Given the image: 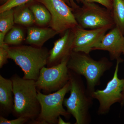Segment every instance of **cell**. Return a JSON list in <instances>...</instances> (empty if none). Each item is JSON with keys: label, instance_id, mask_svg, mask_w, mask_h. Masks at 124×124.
<instances>
[{"label": "cell", "instance_id": "4316f807", "mask_svg": "<svg viewBox=\"0 0 124 124\" xmlns=\"http://www.w3.org/2000/svg\"><path fill=\"white\" fill-rule=\"evenodd\" d=\"M123 54H124V52ZM121 106L122 107L124 106V98H123V101H122V103H121Z\"/></svg>", "mask_w": 124, "mask_h": 124}, {"label": "cell", "instance_id": "7c38bea8", "mask_svg": "<svg viewBox=\"0 0 124 124\" xmlns=\"http://www.w3.org/2000/svg\"><path fill=\"white\" fill-rule=\"evenodd\" d=\"M74 36L73 29H69L54 42L53 47L49 51L47 67L59 64L65 58L70 56L73 51Z\"/></svg>", "mask_w": 124, "mask_h": 124}, {"label": "cell", "instance_id": "ffe728a7", "mask_svg": "<svg viewBox=\"0 0 124 124\" xmlns=\"http://www.w3.org/2000/svg\"><path fill=\"white\" fill-rule=\"evenodd\" d=\"M31 0H9L7 2L1 5L0 13L8 10L14 8L15 7L27 3ZM67 3L70 6L73 10L78 8L79 6L77 4L75 1L78 2V0H66Z\"/></svg>", "mask_w": 124, "mask_h": 124}, {"label": "cell", "instance_id": "6da1fadb", "mask_svg": "<svg viewBox=\"0 0 124 124\" xmlns=\"http://www.w3.org/2000/svg\"><path fill=\"white\" fill-rule=\"evenodd\" d=\"M14 95L13 113L16 117H23L32 124L37 119L40 112L38 99V90L36 81L26 79L17 74L12 76Z\"/></svg>", "mask_w": 124, "mask_h": 124}, {"label": "cell", "instance_id": "7a4b0ae2", "mask_svg": "<svg viewBox=\"0 0 124 124\" xmlns=\"http://www.w3.org/2000/svg\"><path fill=\"white\" fill-rule=\"evenodd\" d=\"M112 66V62L105 57L95 60L88 54L73 51L67 63L69 70L85 78L86 90L91 95L100 84L101 77Z\"/></svg>", "mask_w": 124, "mask_h": 124}, {"label": "cell", "instance_id": "52a82bcc", "mask_svg": "<svg viewBox=\"0 0 124 124\" xmlns=\"http://www.w3.org/2000/svg\"><path fill=\"white\" fill-rule=\"evenodd\" d=\"M124 61L122 58L116 60L115 69L111 79L103 89L95 90L91 93L93 99L98 101L99 105L97 111L99 115H104L109 112L111 107L116 103L121 104L124 98V79L118 77L120 63Z\"/></svg>", "mask_w": 124, "mask_h": 124}, {"label": "cell", "instance_id": "30bf717a", "mask_svg": "<svg viewBox=\"0 0 124 124\" xmlns=\"http://www.w3.org/2000/svg\"><path fill=\"white\" fill-rule=\"evenodd\" d=\"M115 26H108L94 29H86L79 26L72 29L74 32L73 51L89 54L108 30Z\"/></svg>", "mask_w": 124, "mask_h": 124}, {"label": "cell", "instance_id": "44dd1931", "mask_svg": "<svg viewBox=\"0 0 124 124\" xmlns=\"http://www.w3.org/2000/svg\"><path fill=\"white\" fill-rule=\"evenodd\" d=\"M29 120L25 117H16L15 119L8 120L2 116H0V124H23L29 122Z\"/></svg>", "mask_w": 124, "mask_h": 124}, {"label": "cell", "instance_id": "9c48e42d", "mask_svg": "<svg viewBox=\"0 0 124 124\" xmlns=\"http://www.w3.org/2000/svg\"><path fill=\"white\" fill-rule=\"evenodd\" d=\"M47 8L51 15L49 27L58 32L63 34L69 29L78 26L73 9L66 0H35Z\"/></svg>", "mask_w": 124, "mask_h": 124}, {"label": "cell", "instance_id": "e0dca14e", "mask_svg": "<svg viewBox=\"0 0 124 124\" xmlns=\"http://www.w3.org/2000/svg\"><path fill=\"white\" fill-rule=\"evenodd\" d=\"M111 11L115 26L124 35V0H112Z\"/></svg>", "mask_w": 124, "mask_h": 124}, {"label": "cell", "instance_id": "603a6c76", "mask_svg": "<svg viewBox=\"0 0 124 124\" xmlns=\"http://www.w3.org/2000/svg\"><path fill=\"white\" fill-rule=\"evenodd\" d=\"M78 2H92L98 3L106 7L107 9L111 10L112 7V0H78Z\"/></svg>", "mask_w": 124, "mask_h": 124}, {"label": "cell", "instance_id": "ba28073f", "mask_svg": "<svg viewBox=\"0 0 124 124\" xmlns=\"http://www.w3.org/2000/svg\"><path fill=\"white\" fill-rule=\"evenodd\" d=\"M69 57L65 58L55 66L42 68L36 81L38 90L50 93L59 90L67 84L69 80V70L67 67Z\"/></svg>", "mask_w": 124, "mask_h": 124}, {"label": "cell", "instance_id": "d4e9b609", "mask_svg": "<svg viewBox=\"0 0 124 124\" xmlns=\"http://www.w3.org/2000/svg\"><path fill=\"white\" fill-rule=\"evenodd\" d=\"M58 124H70L71 123L70 122H67L64 121L61 117V116H59L58 118Z\"/></svg>", "mask_w": 124, "mask_h": 124}, {"label": "cell", "instance_id": "ac0fdd59", "mask_svg": "<svg viewBox=\"0 0 124 124\" xmlns=\"http://www.w3.org/2000/svg\"><path fill=\"white\" fill-rule=\"evenodd\" d=\"M24 39L23 30L20 27L14 26L8 32L5 38V43L8 45L19 46Z\"/></svg>", "mask_w": 124, "mask_h": 124}, {"label": "cell", "instance_id": "7402d4cb", "mask_svg": "<svg viewBox=\"0 0 124 124\" xmlns=\"http://www.w3.org/2000/svg\"><path fill=\"white\" fill-rule=\"evenodd\" d=\"M9 45H6L3 47H0V68H2L7 63L8 59V53L7 49Z\"/></svg>", "mask_w": 124, "mask_h": 124}, {"label": "cell", "instance_id": "484cf974", "mask_svg": "<svg viewBox=\"0 0 124 124\" xmlns=\"http://www.w3.org/2000/svg\"><path fill=\"white\" fill-rule=\"evenodd\" d=\"M9 0H0V2L1 5L6 3V2H7Z\"/></svg>", "mask_w": 124, "mask_h": 124}, {"label": "cell", "instance_id": "8fae6325", "mask_svg": "<svg viewBox=\"0 0 124 124\" xmlns=\"http://www.w3.org/2000/svg\"><path fill=\"white\" fill-rule=\"evenodd\" d=\"M108 51L111 60H117L124 52V37L119 29L114 26L103 37L93 51Z\"/></svg>", "mask_w": 124, "mask_h": 124}, {"label": "cell", "instance_id": "cb8c5ba5", "mask_svg": "<svg viewBox=\"0 0 124 124\" xmlns=\"http://www.w3.org/2000/svg\"><path fill=\"white\" fill-rule=\"evenodd\" d=\"M6 35L0 32V47H4L6 45L5 43V38Z\"/></svg>", "mask_w": 124, "mask_h": 124}, {"label": "cell", "instance_id": "2e32d148", "mask_svg": "<svg viewBox=\"0 0 124 124\" xmlns=\"http://www.w3.org/2000/svg\"><path fill=\"white\" fill-rule=\"evenodd\" d=\"M14 23L24 26H32L35 23V19L30 9L28 2L14 8Z\"/></svg>", "mask_w": 124, "mask_h": 124}, {"label": "cell", "instance_id": "d6986e66", "mask_svg": "<svg viewBox=\"0 0 124 124\" xmlns=\"http://www.w3.org/2000/svg\"><path fill=\"white\" fill-rule=\"evenodd\" d=\"M14 10L10 9L0 13V32L6 35L14 27Z\"/></svg>", "mask_w": 124, "mask_h": 124}, {"label": "cell", "instance_id": "277c9868", "mask_svg": "<svg viewBox=\"0 0 124 124\" xmlns=\"http://www.w3.org/2000/svg\"><path fill=\"white\" fill-rule=\"evenodd\" d=\"M9 59L22 69L23 78L36 81L40 71L47 64L49 51L46 48L33 46L19 45L7 49Z\"/></svg>", "mask_w": 124, "mask_h": 124}, {"label": "cell", "instance_id": "4fadbf2b", "mask_svg": "<svg viewBox=\"0 0 124 124\" xmlns=\"http://www.w3.org/2000/svg\"><path fill=\"white\" fill-rule=\"evenodd\" d=\"M14 106L13 83L10 79L0 75V112L1 116H7L12 113Z\"/></svg>", "mask_w": 124, "mask_h": 124}, {"label": "cell", "instance_id": "5b68a950", "mask_svg": "<svg viewBox=\"0 0 124 124\" xmlns=\"http://www.w3.org/2000/svg\"><path fill=\"white\" fill-rule=\"evenodd\" d=\"M69 81L57 91L46 94L38 90V99L41 110L37 119L32 124H57L60 116L69 119L71 115L63 107V101L66 94L70 91Z\"/></svg>", "mask_w": 124, "mask_h": 124}, {"label": "cell", "instance_id": "5bb4252c", "mask_svg": "<svg viewBox=\"0 0 124 124\" xmlns=\"http://www.w3.org/2000/svg\"><path fill=\"white\" fill-rule=\"evenodd\" d=\"M58 34L51 27L32 26L27 28L26 42L33 46L42 47L45 42Z\"/></svg>", "mask_w": 124, "mask_h": 124}, {"label": "cell", "instance_id": "9a60e30c", "mask_svg": "<svg viewBox=\"0 0 124 124\" xmlns=\"http://www.w3.org/2000/svg\"><path fill=\"white\" fill-rule=\"evenodd\" d=\"M31 0L28 4L35 19V23L38 26H49L51 19V15L44 5L36 1Z\"/></svg>", "mask_w": 124, "mask_h": 124}, {"label": "cell", "instance_id": "8992f818", "mask_svg": "<svg viewBox=\"0 0 124 124\" xmlns=\"http://www.w3.org/2000/svg\"><path fill=\"white\" fill-rule=\"evenodd\" d=\"M82 6L73 10L78 26L86 29L115 26L111 10L97 3L84 2Z\"/></svg>", "mask_w": 124, "mask_h": 124}, {"label": "cell", "instance_id": "3957f363", "mask_svg": "<svg viewBox=\"0 0 124 124\" xmlns=\"http://www.w3.org/2000/svg\"><path fill=\"white\" fill-rule=\"evenodd\" d=\"M70 95L63 105L76 120L75 124H89L91 121L90 109L93 99L86 90L81 76L69 70Z\"/></svg>", "mask_w": 124, "mask_h": 124}]
</instances>
